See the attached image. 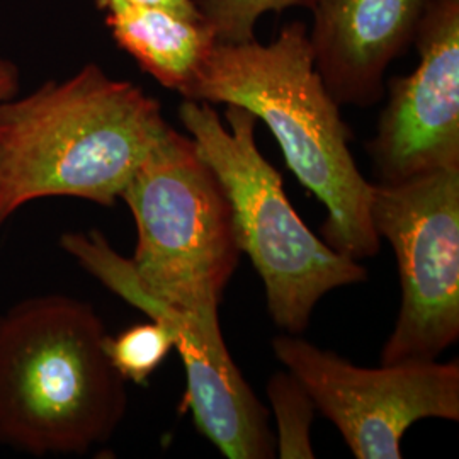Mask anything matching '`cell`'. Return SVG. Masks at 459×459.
Listing matches in <instances>:
<instances>
[{"instance_id":"cell-1","label":"cell","mask_w":459,"mask_h":459,"mask_svg":"<svg viewBox=\"0 0 459 459\" xmlns=\"http://www.w3.org/2000/svg\"><path fill=\"white\" fill-rule=\"evenodd\" d=\"M181 98L240 106L255 115L274 134L296 179L324 203L322 238L356 261L377 255L381 238L371 220L373 182L352 157V134L315 68L303 22L286 24L269 43L216 41Z\"/></svg>"},{"instance_id":"cell-2","label":"cell","mask_w":459,"mask_h":459,"mask_svg":"<svg viewBox=\"0 0 459 459\" xmlns=\"http://www.w3.org/2000/svg\"><path fill=\"white\" fill-rule=\"evenodd\" d=\"M167 126L157 99L96 64L0 102V229L45 197L115 208Z\"/></svg>"},{"instance_id":"cell-3","label":"cell","mask_w":459,"mask_h":459,"mask_svg":"<svg viewBox=\"0 0 459 459\" xmlns=\"http://www.w3.org/2000/svg\"><path fill=\"white\" fill-rule=\"evenodd\" d=\"M102 318L65 295L26 298L0 315V444L31 456L85 455L115 436L126 381Z\"/></svg>"},{"instance_id":"cell-4","label":"cell","mask_w":459,"mask_h":459,"mask_svg":"<svg viewBox=\"0 0 459 459\" xmlns=\"http://www.w3.org/2000/svg\"><path fill=\"white\" fill-rule=\"evenodd\" d=\"M178 116L227 195L237 246L263 279L273 322L284 333L303 335L320 299L368 281V269L296 213L281 174L257 147L255 115L227 106L225 125L213 104L182 99Z\"/></svg>"},{"instance_id":"cell-5","label":"cell","mask_w":459,"mask_h":459,"mask_svg":"<svg viewBox=\"0 0 459 459\" xmlns=\"http://www.w3.org/2000/svg\"><path fill=\"white\" fill-rule=\"evenodd\" d=\"M119 201L136 227L130 264L138 288L199 318H220L242 252L227 195L193 138L169 125Z\"/></svg>"},{"instance_id":"cell-6","label":"cell","mask_w":459,"mask_h":459,"mask_svg":"<svg viewBox=\"0 0 459 459\" xmlns=\"http://www.w3.org/2000/svg\"><path fill=\"white\" fill-rule=\"evenodd\" d=\"M371 220L394 248L402 290L381 364L439 359L459 339V167L373 182Z\"/></svg>"},{"instance_id":"cell-7","label":"cell","mask_w":459,"mask_h":459,"mask_svg":"<svg viewBox=\"0 0 459 459\" xmlns=\"http://www.w3.org/2000/svg\"><path fill=\"white\" fill-rule=\"evenodd\" d=\"M273 352L358 459H400L405 432L424 419L459 420V361L361 368L333 351L281 333Z\"/></svg>"},{"instance_id":"cell-8","label":"cell","mask_w":459,"mask_h":459,"mask_svg":"<svg viewBox=\"0 0 459 459\" xmlns=\"http://www.w3.org/2000/svg\"><path fill=\"white\" fill-rule=\"evenodd\" d=\"M60 244L111 293L170 330L187 377L181 411L193 413L197 430L225 458L276 456L269 411L233 361L220 318H199L143 293L130 259L119 255L99 230L64 233Z\"/></svg>"},{"instance_id":"cell-9","label":"cell","mask_w":459,"mask_h":459,"mask_svg":"<svg viewBox=\"0 0 459 459\" xmlns=\"http://www.w3.org/2000/svg\"><path fill=\"white\" fill-rule=\"evenodd\" d=\"M413 45L419 65L386 83L366 143L379 184L459 167V0H430Z\"/></svg>"},{"instance_id":"cell-10","label":"cell","mask_w":459,"mask_h":459,"mask_svg":"<svg viewBox=\"0 0 459 459\" xmlns=\"http://www.w3.org/2000/svg\"><path fill=\"white\" fill-rule=\"evenodd\" d=\"M430 0H318L308 39L313 62L339 106L385 98L388 66L411 48Z\"/></svg>"},{"instance_id":"cell-11","label":"cell","mask_w":459,"mask_h":459,"mask_svg":"<svg viewBox=\"0 0 459 459\" xmlns=\"http://www.w3.org/2000/svg\"><path fill=\"white\" fill-rule=\"evenodd\" d=\"M100 11L116 45L179 96L218 41L203 17L184 16L159 5L109 0Z\"/></svg>"},{"instance_id":"cell-12","label":"cell","mask_w":459,"mask_h":459,"mask_svg":"<svg viewBox=\"0 0 459 459\" xmlns=\"http://www.w3.org/2000/svg\"><path fill=\"white\" fill-rule=\"evenodd\" d=\"M267 396L276 417V456L281 459H313L310 429L316 407L307 388L288 369L267 381Z\"/></svg>"},{"instance_id":"cell-13","label":"cell","mask_w":459,"mask_h":459,"mask_svg":"<svg viewBox=\"0 0 459 459\" xmlns=\"http://www.w3.org/2000/svg\"><path fill=\"white\" fill-rule=\"evenodd\" d=\"M104 349L126 383L145 385L174 349V337L164 324L150 320L125 328L117 335L108 333Z\"/></svg>"},{"instance_id":"cell-14","label":"cell","mask_w":459,"mask_h":459,"mask_svg":"<svg viewBox=\"0 0 459 459\" xmlns=\"http://www.w3.org/2000/svg\"><path fill=\"white\" fill-rule=\"evenodd\" d=\"M201 17L210 24L218 41L246 43L255 39V26L269 13L291 7L312 11L318 0H195Z\"/></svg>"},{"instance_id":"cell-15","label":"cell","mask_w":459,"mask_h":459,"mask_svg":"<svg viewBox=\"0 0 459 459\" xmlns=\"http://www.w3.org/2000/svg\"><path fill=\"white\" fill-rule=\"evenodd\" d=\"M21 89V75L16 64L0 55V102L16 98Z\"/></svg>"},{"instance_id":"cell-16","label":"cell","mask_w":459,"mask_h":459,"mask_svg":"<svg viewBox=\"0 0 459 459\" xmlns=\"http://www.w3.org/2000/svg\"><path fill=\"white\" fill-rule=\"evenodd\" d=\"M96 4L99 11L109 2V0H92ZM126 2H134V4H147V5H159L170 11H176L184 16L201 17L197 11L196 2L195 0H126Z\"/></svg>"}]
</instances>
